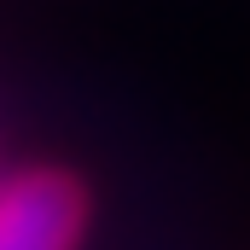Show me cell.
Here are the masks:
<instances>
[{"label": "cell", "instance_id": "obj_1", "mask_svg": "<svg viewBox=\"0 0 250 250\" xmlns=\"http://www.w3.org/2000/svg\"><path fill=\"white\" fill-rule=\"evenodd\" d=\"M87 192L64 169H23L0 181V250H76Z\"/></svg>", "mask_w": 250, "mask_h": 250}]
</instances>
